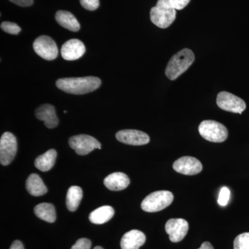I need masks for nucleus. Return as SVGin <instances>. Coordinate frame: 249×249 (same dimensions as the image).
I'll use <instances>...</instances> for the list:
<instances>
[{"label":"nucleus","mask_w":249,"mask_h":249,"mask_svg":"<svg viewBox=\"0 0 249 249\" xmlns=\"http://www.w3.org/2000/svg\"><path fill=\"white\" fill-rule=\"evenodd\" d=\"M174 196L170 191L154 192L147 196L142 203V211L147 213H156L165 209L173 203Z\"/></svg>","instance_id":"20e7f679"},{"label":"nucleus","mask_w":249,"mask_h":249,"mask_svg":"<svg viewBox=\"0 0 249 249\" xmlns=\"http://www.w3.org/2000/svg\"><path fill=\"white\" fill-rule=\"evenodd\" d=\"M80 4L88 11H95L99 6V0H80Z\"/></svg>","instance_id":"a878e982"},{"label":"nucleus","mask_w":249,"mask_h":249,"mask_svg":"<svg viewBox=\"0 0 249 249\" xmlns=\"http://www.w3.org/2000/svg\"><path fill=\"white\" fill-rule=\"evenodd\" d=\"M234 249H249V232H244L236 237Z\"/></svg>","instance_id":"5701e85b"},{"label":"nucleus","mask_w":249,"mask_h":249,"mask_svg":"<svg viewBox=\"0 0 249 249\" xmlns=\"http://www.w3.org/2000/svg\"><path fill=\"white\" fill-rule=\"evenodd\" d=\"M172 6L176 10H182L189 4L191 0H169Z\"/></svg>","instance_id":"cd10ccee"},{"label":"nucleus","mask_w":249,"mask_h":249,"mask_svg":"<svg viewBox=\"0 0 249 249\" xmlns=\"http://www.w3.org/2000/svg\"><path fill=\"white\" fill-rule=\"evenodd\" d=\"M18 142L16 137L9 132H5L0 139V163L9 165L17 153Z\"/></svg>","instance_id":"423d86ee"},{"label":"nucleus","mask_w":249,"mask_h":249,"mask_svg":"<svg viewBox=\"0 0 249 249\" xmlns=\"http://www.w3.org/2000/svg\"><path fill=\"white\" fill-rule=\"evenodd\" d=\"M70 146L78 155H87L95 149H101V142L97 139L87 134L73 136L69 140Z\"/></svg>","instance_id":"0eeeda50"},{"label":"nucleus","mask_w":249,"mask_h":249,"mask_svg":"<svg viewBox=\"0 0 249 249\" xmlns=\"http://www.w3.org/2000/svg\"><path fill=\"white\" fill-rule=\"evenodd\" d=\"M188 223L183 219H170L165 224V231L173 242H181L188 232Z\"/></svg>","instance_id":"f8f14e48"},{"label":"nucleus","mask_w":249,"mask_h":249,"mask_svg":"<svg viewBox=\"0 0 249 249\" xmlns=\"http://www.w3.org/2000/svg\"><path fill=\"white\" fill-rule=\"evenodd\" d=\"M114 214V210L110 206H103L94 210L89 214L90 222L95 224H103L110 220Z\"/></svg>","instance_id":"6ab92c4d"},{"label":"nucleus","mask_w":249,"mask_h":249,"mask_svg":"<svg viewBox=\"0 0 249 249\" xmlns=\"http://www.w3.org/2000/svg\"><path fill=\"white\" fill-rule=\"evenodd\" d=\"M36 116L39 120L44 121L46 127L49 129L56 127L58 124V119L55 113V108L49 104L42 105L36 110Z\"/></svg>","instance_id":"4468645a"},{"label":"nucleus","mask_w":249,"mask_h":249,"mask_svg":"<svg viewBox=\"0 0 249 249\" xmlns=\"http://www.w3.org/2000/svg\"><path fill=\"white\" fill-rule=\"evenodd\" d=\"M176 9L169 0H158L155 7L150 11V19L160 29L169 27L176 19Z\"/></svg>","instance_id":"7ed1b4c3"},{"label":"nucleus","mask_w":249,"mask_h":249,"mask_svg":"<svg viewBox=\"0 0 249 249\" xmlns=\"http://www.w3.org/2000/svg\"><path fill=\"white\" fill-rule=\"evenodd\" d=\"M55 20L62 27L76 32L79 31L80 25L76 17L71 13L66 11H58L55 14Z\"/></svg>","instance_id":"a211bd4d"},{"label":"nucleus","mask_w":249,"mask_h":249,"mask_svg":"<svg viewBox=\"0 0 249 249\" xmlns=\"http://www.w3.org/2000/svg\"><path fill=\"white\" fill-rule=\"evenodd\" d=\"M34 51L39 56L47 60H53L58 57V49L55 41L47 36H41L33 44Z\"/></svg>","instance_id":"6e6552de"},{"label":"nucleus","mask_w":249,"mask_h":249,"mask_svg":"<svg viewBox=\"0 0 249 249\" xmlns=\"http://www.w3.org/2000/svg\"><path fill=\"white\" fill-rule=\"evenodd\" d=\"M130 180L124 173H114L108 175L104 179L106 188L112 191H119L125 189L129 186Z\"/></svg>","instance_id":"dca6fc26"},{"label":"nucleus","mask_w":249,"mask_h":249,"mask_svg":"<svg viewBox=\"0 0 249 249\" xmlns=\"http://www.w3.org/2000/svg\"><path fill=\"white\" fill-rule=\"evenodd\" d=\"M231 191L227 187H223L219 192L217 202L220 206H227L230 199Z\"/></svg>","instance_id":"393cba45"},{"label":"nucleus","mask_w":249,"mask_h":249,"mask_svg":"<svg viewBox=\"0 0 249 249\" xmlns=\"http://www.w3.org/2000/svg\"><path fill=\"white\" fill-rule=\"evenodd\" d=\"M195 58V54L191 49H182L170 59L165 69V75L170 80H176L188 70Z\"/></svg>","instance_id":"f03ea898"},{"label":"nucleus","mask_w":249,"mask_h":249,"mask_svg":"<svg viewBox=\"0 0 249 249\" xmlns=\"http://www.w3.org/2000/svg\"><path fill=\"white\" fill-rule=\"evenodd\" d=\"M86 48L83 42L78 39L67 41L61 48V55L65 60H78L84 55Z\"/></svg>","instance_id":"ddd939ff"},{"label":"nucleus","mask_w":249,"mask_h":249,"mask_svg":"<svg viewBox=\"0 0 249 249\" xmlns=\"http://www.w3.org/2000/svg\"><path fill=\"white\" fill-rule=\"evenodd\" d=\"M26 188L29 194L36 196H44L48 191L42 178L37 174L29 175L26 182Z\"/></svg>","instance_id":"f3484780"},{"label":"nucleus","mask_w":249,"mask_h":249,"mask_svg":"<svg viewBox=\"0 0 249 249\" xmlns=\"http://www.w3.org/2000/svg\"><path fill=\"white\" fill-rule=\"evenodd\" d=\"M198 249H214L210 242H206L201 245L200 248Z\"/></svg>","instance_id":"7c9ffc66"},{"label":"nucleus","mask_w":249,"mask_h":249,"mask_svg":"<svg viewBox=\"0 0 249 249\" xmlns=\"http://www.w3.org/2000/svg\"><path fill=\"white\" fill-rule=\"evenodd\" d=\"M34 213L37 217L45 222L53 223L56 219L55 208L53 204L49 203L37 205L34 209Z\"/></svg>","instance_id":"412c9836"},{"label":"nucleus","mask_w":249,"mask_h":249,"mask_svg":"<svg viewBox=\"0 0 249 249\" xmlns=\"http://www.w3.org/2000/svg\"><path fill=\"white\" fill-rule=\"evenodd\" d=\"M10 249H24V246H23L22 242L19 240H16L13 242Z\"/></svg>","instance_id":"c756f323"},{"label":"nucleus","mask_w":249,"mask_h":249,"mask_svg":"<svg viewBox=\"0 0 249 249\" xmlns=\"http://www.w3.org/2000/svg\"><path fill=\"white\" fill-rule=\"evenodd\" d=\"M56 157L57 152L54 149H51L36 159L35 160L36 167L41 171H49L53 168L55 164Z\"/></svg>","instance_id":"aec40b11"},{"label":"nucleus","mask_w":249,"mask_h":249,"mask_svg":"<svg viewBox=\"0 0 249 249\" xmlns=\"http://www.w3.org/2000/svg\"><path fill=\"white\" fill-rule=\"evenodd\" d=\"M218 107L223 110L242 114L247 107L246 103L242 98L227 91L218 93L217 97Z\"/></svg>","instance_id":"1a4fd4ad"},{"label":"nucleus","mask_w":249,"mask_h":249,"mask_svg":"<svg viewBox=\"0 0 249 249\" xmlns=\"http://www.w3.org/2000/svg\"><path fill=\"white\" fill-rule=\"evenodd\" d=\"M116 138L123 143L131 145H143L150 142V137L145 132L136 129H124L118 132Z\"/></svg>","instance_id":"9b49d317"},{"label":"nucleus","mask_w":249,"mask_h":249,"mask_svg":"<svg viewBox=\"0 0 249 249\" xmlns=\"http://www.w3.org/2000/svg\"><path fill=\"white\" fill-rule=\"evenodd\" d=\"M101 85V79L94 76L60 78L56 81L58 89L76 95L92 92L99 88Z\"/></svg>","instance_id":"f257e3e1"},{"label":"nucleus","mask_w":249,"mask_h":249,"mask_svg":"<svg viewBox=\"0 0 249 249\" xmlns=\"http://www.w3.org/2000/svg\"><path fill=\"white\" fill-rule=\"evenodd\" d=\"M91 247V241L87 238H80L77 240L71 249H90Z\"/></svg>","instance_id":"bb28decb"},{"label":"nucleus","mask_w":249,"mask_h":249,"mask_svg":"<svg viewBox=\"0 0 249 249\" xmlns=\"http://www.w3.org/2000/svg\"><path fill=\"white\" fill-rule=\"evenodd\" d=\"M198 129L201 137L210 142H225L229 135L227 127L224 124L215 121H202Z\"/></svg>","instance_id":"39448f33"},{"label":"nucleus","mask_w":249,"mask_h":249,"mask_svg":"<svg viewBox=\"0 0 249 249\" xmlns=\"http://www.w3.org/2000/svg\"><path fill=\"white\" fill-rule=\"evenodd\" d=\"M9 1L22 7L30 6L34 3V0H9Z\"/></svg>","instance_id":"c85d7f7f"},{"label":"nucleus","mask_w":249,"mask_h":249,"mask_svg":"<svg viewBox=\"0 0 249 249\" xmlns=\"http://www.w3.org/2000/svg\"><path fill=\"white\" fill-rule=\"evenodd\" d=\"M83 198V191L79 186L70 187L67 191L66 204L67 209L71 212H74L79 206Z\"/></svg>","instance_id":"4be33fe9"},{"label":"nucleus","mask_w":249,"mask_h":249,"mask_svg":"<svg viewBox=\"0 0 249 249\" xmlns=\"http://www.w3.org/2000/svg\"><path fill=\"white\" fill-rule=\"evenodd\" d=\"M93 249H103L101 247H96Z\"/></svg>","instance_id":"2f4dec72"},{"label":"nucleus","mask_w":249,"mask_h":249,"mask_svg":"<svg viewBox=\"0 0 249 249\" xmlns=\"http://www.w3.org/2000/svg\"><path fill=\"white\" fill-rule=\"evenodd\" d=\"M1 29L4 32L12 35H18L20 33L21 28L17 24L11 22H3L1 24Z\"/></svg>","instance_id":"b1692460"},{"label":"nucleus","mask_w":249,"mask_h":249,"mask_svg":"<svg viewBox=\"0 0 249 249\" xmlns=\"http://www.w3.org/2000/svg\"><path fill=\"white\" fill-rule=\"evenodd\" d=\"M173 169L182 175H195L201 173L203 166L197 159L186 156L175 160Z\"/></svg>","instance_id":"9d476101"},{"label":"nucleus","mask_w":249,"mask_h":249,"mask_svg":"<svg viewBox=\"0 0 249 249\" xmlns=\"http://www.w3.org/2000/svg\"><path fill=\"white\" fill-rule=\"evenodd\" d=\"M146 237L143 232L132 230L126 232L121 241V249H139L145 244Z\"/></svg>","instance_id":"2eb2a0df"}]
</instances>
